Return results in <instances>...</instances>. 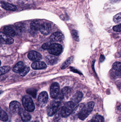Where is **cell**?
Wrapping results in <instances>:
<instances>
[{
	"instance_id": "obj_18",
	"label": "cell",
	"mask_w": 121,
	"mask_h": 122,
	"mask_svg": "<svg viewBox=\"0 0 121 122\" xmlns=\"http://www.w3.org/2000/svg\"><path fill=\"white\" fill-rule=\"evenodd\" d=\"M0 6L3 8L8 10L15 11L16 9V6L8 3L2 2L1 3Z\"/></svg>"
},
{
	"instance_id": "obj_2",
	"label": "cell",
	"mask_w": 121,
	"mask_h": 122,
	"mask_svg": "<svg viewBox=\"0 0 121 122\" xmlns=\"http://www.w3.org/2000/svg\"><path fill=\"white\" fill-rule=\"evenodd\" d=\"M94 106V103L93 102H88L86 105H85L78 115L79 119L81 120H84L86 119L92 112Z\"/></svg>"
},
{
	"instance_id": "obj_7",
	"label": "cell",
	"mask_w": 121,
	"mask_h": 122,
	"mask_svg": "<svg viewBox=\"0 0 121 122\" xmlns=\"http://www.w3.org/2000/svg\"><path fill=\"white\" fill-rule=\"evenodd\" d=\"M48 99V96L46 92H42L39 95L38 99V104L40 107H45Z\"/></svg>"
},
{
	"instance_id": "obj_14",
	"label": "cell",
	"mask_w": 121,
	"mask_h": 122,
	"mask_svg": "<svg viewBox=\"0 0 121 122\" xmlns=\"http://www.w3.org/2000/svg\"><path fill=\"white\" fill-rule=\"evenodd\" d=\"M72 89L69 87H64L61 91L60 94L59 95L58 99L60 101L62 100L64 97L65 96L67 97L72 92Z\"/></svg>"
},
{
	"instance_id": "obj_6",
	"label": "cell",
	"mask_w": 121,
	"mask_h": 122,
	"mask_svg": "<svg viewBox=\"0 0 121 122\" xmlns=\"http://www.w3.org/2000/svg\"><path fill=\"white\" fill-rule=\"evenodd\" d=\"M59 85L57 82L53 83L50 87V97L52 99H56L57 98L59 94Z\"/></svg>"
},
{
	"instance_id": "obj_31",
	"label": "cell",
	"mask_w": 121,
	"mask_h": 122,
	"mask_svg": "<svg viewBox=\"0 0 121 122\" xmlns=\"http://www.w3.org/2000/svg\"><path fill=\"white\" fill-rule=\"evenodd\" d=\"M72 37L73 38L77 41H79V34L77 31L76 30H73L72 32Z\"/></svg>"
},
{
	"instance_id": "obj_5",
	"label": "cell",
	"mask_w": 121,
	"mask_h": 122,
	"mask_svg": "<svg viewBox=\"0 0 121 122\" xmlns=\"http://www.w3.org/2000/svg\"><path fill=\"white\" fill-rule=\"evenodd\" d=\"M60 101L58 99L51 102L47 109V114L50 117L53 116L57 112L59 105Z\"/></svg>"
},
{
	"instance_id": "obj_22",
	"label": "cell",
	"mask_w": 121,
	"mask_h": 122,
	"mask_svg": "<svg viewBox=\"0 0 121 122\" xmlns=\"http://www.w3.org/2000/svg\"><path fill=\"white\" fill-rule=\"evenodd\" d=\"M23 67H24V64L23 62H22L20 61L18 62L14 66L13 69V71L16 73L19 72Z\"/></svg>"
},
{
	"instance_id": "obj_3",
	"label": "cell",
	"mask_w": 121,
	"mask_h": 122,
	"mask_svg": "<svg viewBox=\"0 0 121 122\" xmlns=\"http://www.w3.org/2000/svg\"><path fill=\"white\" fill-rule=\"evenodd\" d=\"M23 105L26 110L28 112H33L35 109V105L31 97L25 95L22 99Z\"/></svg>"
},
{
	"instance_id": "obj_27",
	"label": "cell",
	"mask_w": 121,
	"mask_h": 122,
	"mask_svg": "<svg viewBox=\"0 0 121 122\" xmlns=\"http://www.w3.org/2000/svg\"><path fill=\"white\" fill-rule=\"evenodd\" d=\"M10 67L9 66H4L0 67V76L5 74L8 72L10 70Z\"/></svg>"
},
{
	"instance_id": "obj_1",
	"label": "cell",
	"mask_w": 121,
	"mask_h": 122,
	"mask_svg": "<svg viewBox=\"0 0 121 122\" xmlns=\"http://www.w3.org/2000/svg\"><path fill=\"white\" fill-rule=\"evenodd\" d=\"M74 106L72 101L66 102L60 110L59 115L63 117H67L72 113Z\"/></svg>"
},
{
	"instance_id": "obj_15",
	"label": "cell",
	"mask_w": 121,
	"mask_h": 122,
	"mask_svg": "<svg viewBox=\"0 0 121 122\" xmlns=\"http://www.w3.org/2000/svg\"><path fill=\"white\" fill-rule=\"evenodd\" d=\"M0 39L7 44H12L14 42L13 39L2 32H0Z\"/></svg>"
},
{
	"instance_id": "obj_25",
	"label": "cell",
	"mask_w": 121,
	"mask_h": 122,
	"mask_svg": "<svg viewBox=\"0 0 121 122\" xmlns=\"http://www.w3.org/2000/svg\"><path fill=\"white\" fill-rule=\"evenodd\" d=\"M27 93L29 95L32 96L33 98H35L37 95V90L34 88H30L27 90Z\"/></svg>"
},
{
	"instance_id": "obj_32",
	"label": "cell",
	"mask_w": 121,
	"mask_h": 122,
	"mask_svg": "<svg viewBox=\"0 0 121 122\" xmlns=\"http://www.w3.org/2000/svg\"><path fill=\"white\" fill-rule=\"evenodd\" d=\"M113 30L114 31H117V32L121 31V24L114 26L113 28Z\"/></svg>"
},
{
	"instance_id": "obj_23",
	"label": "cell",
	"mask_w": 121,
	"mask_h": 122,
	"mask_svg": "<svg viewBox=\"0 0 121 122\" xmlns=\"http://www.w3.org/2000/svg\"><path fill=\"white\" fill-rule=\"evenodd\" d=\"M8 120V117L6 112L0 107V120L6 122Z\"/></svg>"
},
{
	"instance_id": "obj_19",
	"label": "cell",
	"mask_w": 121,
	"mask_h": 122,
	"mask_svg": "<svg viewBox=\"0 0 121 122\" xmlns=\"http://www.w3.org/2000/svg\"><path fill=\"white\" fill-rule=\"evenodd\" d=\"M85 105L83 103L80 104L79 105L77 106L75 109L73 110L72 112V117H78L79 113H80L82 109H83Z\"/></svg>"
},
{
	"instance_id": "obj_37",
	"label": "cell",
	"mask_w": 121,
	"mask_h": 122,
	"mask_svg": "<svg viewBox=\"0 0 121 122\" xmlns=\"http://www.w3.org/2000/svg\"><path fill=\"white\" fill-rule=\"evenodd\" d=\"M1 64V61H0V66Z\"/></svg>"
},
{
	"instance_id": "obj_34",
	"label": "cell",
	"mask_w": 121,
	"mask_h": 122,
	"mask_svg": "<svg viewBox=\"0 0 121 122\" xmlns=\"http://www.w3.org/2000/svg\"><path fill=\"white\" fill-rule=\"evenodd\" d=\"M113 3H117L121 1V0H111Z\"/></svg>"
},
{
	"instance_id": "obj_8",
	"label": "cell",
	"mask_w": 121,
	"mask_h": 122,
	"mask_svg": "<svg viewBox=\"0 0 121 122\" xmlns=\"http://www.w3.org/2000/svg\"><path fill=\"white\" fill-rule=\"evenodd\" d=\"M9 108L11 111L14 114H18L22 109L20 104L18 102L16 101H13L10 103Z\"/></svg>"
},
{
	"instance_id": "obj_11",
	"label": "cell",
	"mask_w": 121,
	"mask_h": 122,
	"mask_svg": "<svg viewBox=\"0 0 121 122\" xmlns=\"http://www.w3.org/2000/svg\"><path fill=\"white\" fill-rule=\"evenodd\" d=\"M64 36L62 33L56 32L52 34L50 37V40L52 42H60L63 40Z\"/></svg>"
},
{
	"instance_id": "obj_38",
	"label": "cell",
	"mask_w": 121,
	"mask_h": 122,
	"mask_svg": "<svg viewBox=\"0 0 121 122\" xmlns=\"http://www.w3.org/2000/svg\"><path fill=\"white\" fill-rule=\"evenodd\" d=\"M38 122V121H35V122Z\"/></svg>"
},
{
	"instance_id": "obj_21",
	"label": "cell",
	"mask_w": 121,
	"mask_h": 122,
	"mask_svg": "<svg viewBox=\"0 0 121 122\" xmlns=\"http://www.w3.org/2000/svg\"><path fill=\"white\" fill-rule=\"evenodd\" d=\"M40 23L38 21H34L31 23V29L33 31H37L40 30Z\"/></svg>"
},
{
	"instance_id": "obj_28",
	"label": "cell",
	"mask_w": 121,
	"mask_h": 122,
	"mask_svg": "<svg viewBox=\"0 0 121 122\" xmlns=\"http://www.w3.org/2000/svg\"><path fill=\"white\" fill-rule=\"evenodd\" d=\"M30 70V68L28 66L24 67L21 70V71L19 72L20 75L21 76H24L27 74Z\"/></svg>"
},
{
	"instance_id": "obj_30",
	"label": "cell",
	"mask_w": 121,
	"mask_h": 122,
	"mask_svg": "<svg viewBox=\"0 0 121 122\" xmlns=\"http://www.w3.org/2000/svg\"><path fill=\"white\" fill-rule=\"evenodd\" d=\"M113 69L117 71H121V62H116L114 63L113 66Z\"/></svg>"
},
{
	"instance_id": "obj_29",
	"label": "cell",
	"mask_w": 121,
	"mask_h": 122,
	"mask_svg": "<svg viewBox=\"0 0 121 122\" xmlns=\"http://www.w3.org/2000/svg\"><path fill=\"white\" fill-rule=\"evenodd\" d=\"M113 21L116 23L117 24H121V13L116 15L114 16L113 18Z\"/></svg>"
},
{
	"instance_id": "obj_24",
	"label": "cell",
	"mask_w": 121,
	"mask_h": 122,
	"mask_svg": "<svg viewBox=\"0 0 121 122\" xmlns=\"http://www.w3.org/2000/svg\"><path fill=\"white\" fill-rule=\"evenodd\" d=\"M73 59H74V56H72V57L69 58L61 66V69H64L67 67V66L72 62Z\"/></svg>"
},
{
	"instance_id": "obj_33",
	"label": "cell",
	"mask_w": 121,
	"mask_h": 122,
	"mask_svg": "<svg viewBox=\"0 0 121 122\" xmlns=\"http://www.w3.org/2000/svg\"><path fill=\"white\" fill-rule=\"evenodd\" d=\"M49 45L50 44H49L48 43H45L44 44L42 45V49H43L44 50H47V49H48Z\"/></svg>"
},
{
	"instance_id": "obj_12",
	"label": "cell",
	"mask_w": 121,
	"mask_h": 122,
	"mask_svg": "<svg viewBox=\"0 0 121 122\" xmlns=\"http://www.w3.org/2000/svg\"><path fill=\"white\" fill-rule=\"evenodd\" d=\"M18 114L20 115L23 121L27 122L30 120L31 118V116L29 113L25 110L24 109H21L19 112Z\"/></svg>"
},
{
	"instance_id": "obj_9",
	"label": "cell",
	"mask_w": 121,
	"mask_h": 122,
	"mask_svg": "<svg viewBox=\"0 0 121 122\" xmlns=\"http://www.w3.org/2000/svg\"><path fill=\"white\" fill-rule=\"evenodd\" d=\"M28 58L30 60L35 62L41 60L42 56L41 54L35 51H31L28 53Z\"/></svg>"
},
{
	"instance_id": "obj_4",
	"label": "cell",
	"mask_w": 121,
	"mask_h": 122,
	"mask_svg": "<svg viewBox=\"0 0 121 122\" xmlns=\"http://www.w3.org/2000/svg\"><path fill=\"white\" fill-rule=\"evenodd\" d=\"M62 46L61 45L54 43L50 44L47 50L50 54L54 56H58L62 53Z\"/></svg>"
},
{
	"instance_id": "obj_17",
	"label": "cell",
	"mask_w": 121,
	"mask_h": 122,
	"mask_svg": "<svg viewBox=\"0 0 121 122\" xmlns=\"http://www.w3.org/2000/svg\"><path fill=\"white\" fill-rule=\"evenodd\" d=\"M45 60L46 62L49 65H53L58 62V59L54 56H46Z\"/></svg>"
},
{
	"instance_id": "obj_26",
	"label": "cell",
	"mask_w": 121,
	"mask_h": 122,
	"mask_svg": "<svg viewBox=\"0 0 121 122\" xmlns=\"http://www.w3.org/2000/svg\"><path fill=\"white\" fill-rule=\"evenodd\" d=\"M104 119L102 116L97 115L94 116L92 118L91 122H104Z\"/></svg>"
},
{
	"instance_id": "obj_35",
	"label": "cell",
	"mask_w": 121,
	"mask_h": 122,
	"mask_svg": "<svg viewBox=\"0 0 121 122\" xmlns=\"http://www.w3.org/2000/svg\"><path fill=\"white\" fill-rule=\"evenodd\" d=\"M2 92H2V91H0V95Z\"/></svg>"
},
{
	"instance_id": "obj_20",
	"label": "cell",
	"mask_w": 121,
	"mask_h": 122,
	"mask_svg": "<svg viewBox=\"0 0 121 122\" xmlns=\"http://www.w3.org/2000/svg\"><path fill=\"white\" fill-rule=\"evenodd\" d=\"M4 31L6 35L9 36L14 37L16 35V33L14 29L10 27V26H6L5 27L4 29Z\"/></svg>"
},
{
	"instance_id": "obj_10",
	"label": "cell",
	"mask_w": 121,
	"mask_h": 122,
	"mask_svg": "<svg viewBox=\"0 0 121 122\" xmlns=\"http://www.w3.org/2000/svg\"><path fill=\"white\" fill-rule=\"evenodd\" d=\"M39 30L43 35H48L51 31V25L48 23H43L40 24Z\"/></svg>"
},
{
	"instance_id": "obj_13",
	"label": "cell",
	"mask_w": 121,
	"mask_h": 122,
	"mask_svg": "<svg viewBox=\"0 0 121 122\" xmlns=\"http://www.w3.org/2000/svg\"><path fill=\"white\" fill-rule=\"evenodd\" d=\"M31 66L35 70L44 69L47 67V65L45 62L40 61L34 62L31 65Z\"/></svg>"
},
{
	"instance_id": "obj_16",
	"label": "cell",
	"mask_w": 121,
	"mask_h": 122,
	"mask_svg": "<svg viewBox=\"0 0 121 122\" xmlns=\"http://www.w3.org/2000/svg\"><path fill=\"white\" fill-rule=\"evenodd\" d=\"M83 97V94L81 92H76L72 97V102L74 103V105L78 104L81 100Z\"/></svg>"
},
{
	"instance_id": "obj_36",
	"label": "cell",
	"mask_w": 121,
	"mask_h": 122,
	"mask_svg": "<svg viewBox=\"0 0 121 122\" xmlns=\"http://www.w3.org/2000/svg\"><path fill=\"white\" fill-rule=\"evenodd\" d=\"M1 44V41H0V46Z\"/></svg>"
}]
</instances>
